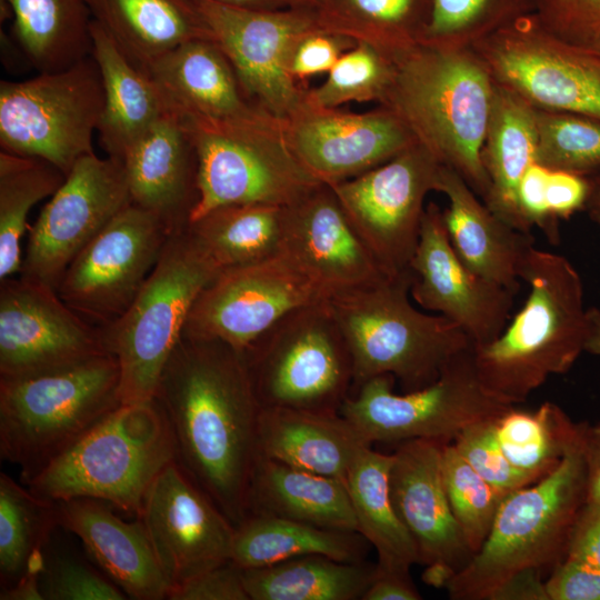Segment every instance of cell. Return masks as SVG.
I'll use <instances>...</instances> for the list:
<instances>
[{"mask_svg": "<svg viewBox=\"0 0 600 600\" xmlns=\"http://www.w3.org/2000/svg\"><path fill=\"white\" fill-rule=\"evenodd\" d=\"M153 399L169 423L176 461L237 527L248 516L261 411L243 353L182 336Z\"/></svg>", "mask_w": 600, "mask_h": 600, "instance_id": "6da1fadb", "label": "cell"}, {"mask_svg": "<svg viewBox=\"0 0 600 600\" xmlns=\"http://www.w3.org/2000/svg\"><path fill=\"white\" fill-rule=\"evenodd\" d=\"M382 99L437 161L458 172L483 201L489 180L481 150L496 81L472 49L417 43L392 59Z\"/></svg>", "mask_w": 600, "mask_h": 600, "instance_id": "7a4b0ae2", "label": "cell"}, {"mask_svg": "<svg viewBox=\"0 0 600 600\" xmlns=\"http://www.w3.org/2000/svg\"><path fill=\"white\" fill-rule=\"evenodd\" d=\"M527 300L498 338L473 346L486 390L516 406L552 374L567 373L584 351L587 309L582 280L563 256L533 247L521 270Z\"/></svg>", "mask_w": 600, "mask_h": 600, "instance_id": "3957f363", "label": "cell"}, {"mask_svg": "<svg viewBox=\"0 0 600 600\" xmlns=\"http://www.w3.org/2000/svg\"><path fill=\"white\" fill-rule=\"evenodd\" d=\"M411 282L409 270L328 299L350 350L353 389L383 374L404 392L421 389L472 346L453 321L413 306Z\"/></svg>", "mask_w": 600, "mask_h": 600, "instance_id": "277c9868", "label": "cell"}, {"mask_svg": "<svg viewBox=\"0 0 600 600\" xmlns=\"http://www.w3.org/2000/svg\"><path fill=\"white\" fill-rule=\"evenodd\" d=\"M174 460L169 423L153 399L120 404L23 482L51 501L97 499L139 518L151 484Z\"/></svg>", "mask_w": 600, "mask_h": 600, "instance_id": "5b68a950", "label": "cell"}, {"mask_svg": "<svg viewBox=\"0 0 600 600\" xmlns=\"http://www.w3.org/2000/svg\"><path fill=\"white\" fill-rule=\"evenodd\" d=\"M586 502V469L578 447L552 472L506 496L481 548L446 581L450 599L488 600L499 584L523 570L548 576L566 558Z\"/></svg>", "mask_w": 600, "mask_h": 600, "instance_id": "8992f818", "label": "cell"}, {"mask_svg": "<svg viewBox=\"0 0 600 600\" xmlns=\"http://www.w3.org/2000/svg\"><path fill=\"white\" fill-rule=\"evenodd\" d=\"M111 353L24 377H0V454L24 481L121 404Z\"/></svg>", "mask_w": 600, "mask_h": 600, "instance_id": "52a82bcc", "label": "cell"}, {"mask_svg": "<svg viewBox=\"0 0 600 600\" xmlns=\"http://www.w3.org/2000/svg\"><path fill=\"white\" fill-rule=\"evenodd\" d=\"M221 270L188 227L174 232L129 308L99 327L119 364L121 404L153 400L196 300Z\"/></svg>", "mask_w": 600, "mask_h": 600, "instance_id": "ba28073f", "label": "cell"}, {"mask_svg": "<svg viewBox=\"0 0 600 600\" xmlns=\"http://www.w3.org/2000/svg\"><path fill=\"white\" fill-rule=\"evenodd\" d=\"M268 117L253 109L226 120L181 118L198 161V201L189 223L224 206L289 207L322 184L288 140L271 132Z\"/></svg>", "mask_w": 600, "mask_h": 600, "instance_id": "9c48e42d", "label": "cell"}, {"mask_svg": "<svg viewBox=\"0 0 600 600\" xmlns=\"http://www.w3.org/2000/svg\"><path fill=\"white\" fill-rule=\"evenodd\" d=\"M243 356L261 408L340 413L352 393L350 350L328 300L290 311Z\"/></svg>", "mask_w": 600, "mask_h": 600, "instance_id": "30bf717a", "label": "cell"}, {"mask_svg": "<svg viewBox=\"0 0 600 600\" xmlns=\"http://www.w3.org/2000/svg\"><path fill=\"white\" fill-rule=\"evenodd\" d=\"M390 374L371 378L344 401L340 413L367 444L413 439L452 442L466 428L512 407L490 394L473 361V344L454 357L432 383L396 393Z\"/></svg>", "mask_w": 600, "mask_h": 600, "instance_id": "8fae6325", "label": "cell"}, {"mask_svg": "<svg viewBox=\"0 0 600 600\" xmlns=\"http://www.w3.org/2000/svg\"><path fill=\"white\" fill-rule=\"evenodd\" d=\"M104 107L98 64L90 54L73 66L23 81L0 82L1 150L42 159L66 176L93 153Z\"/></svg>", "mask_w": 600, "mask_h": 600, "instance_id": "7c38bea8", "label": "cell"}, {"mask_svg": "<svg viewBox=\"0 0 600 600\" xmlns=\"http://www.w3.org/2000/svg\"><path fill=\"white\" fill-rule=\"evenodd\" d=\"M471 49L497 83L536 108L600 120V52L556 37L534 13L496 31Z\"/></svg>", "mask_w": 600, "mask_h": 600, "instance_id": "4fadbf2b", "label": "cell"}, {"mask_svg": "<svg viewBox=\"0 0 600 600\" xmlns=\"http://www.w3.org/2000/svg\"><path fill=\"white\" fill-rule=\"evenodd\" d=\"M330 294L289 254L223 269L196 300L183 337L212 339L244 352L290 311Z\"/></svg>", "mask_w": 600, "mask_h": 600, "instance_id": "5bb4252c", "label": "cell"}, {"mask_svg": "<svg viewBox=\"0 0 600 600\" xmlns=\"http://www.w3.org/2000/svg\"><path fill=\"white\" fill-rule=\"evenodd\" d=\"M437 159L414 142L391 160L329 184L354 229L387 276L410 270L424 199L436 191Z\"/></svg>", "mask_w": 600, "mask_h": 600, "instance_id": "9a60e30c", "label": "cell"}, {"mask_svg": "<svg viewBox=\"0 0 600 600\" xmlns=\"http://www.w3.org/2000/svg\"><path fill=\"white\" fill-rule=\"evenodd\" d=\"M172 233L153 213L130 203L72 260L56 290L96 327L118 319L132 303Z\"/></svg>", "mask_w": 600, "mask_h": 600, "instance_id": "2e32d148", "label": "cell"}, {"mask_svg": "<svg viewBox=\"0 0 600 600\" xmlns=\"http://www.w3.org/2000/svg\"><path fill=\"white\" fill-rule=\"evenodd\" d=\"M211 39L231 63L241 88L263 112L278 119L298 116L301 98L291 59L298 43L313 32L306 13L190 0Z\"/></svg>", "mask_w": 600, "mask_h": 600, "instance_id": "e0dca14e", "label": "cell"}, {"mask_svg": "<svg viewBox=\"0 0 600 600\" xmlns=\"http://www.w3.org/2000/svg\"><path fill=\"white\" fill-rule=\"evenodd\" d=\"M131 202L118 159L82 157L29 229L20 276L56 289L77 254Z\"/></svg>", "mask_w": 600, "mask_h": 600, "instance_id": "ac0fdd59", "label": "cell"}, {"mask_svg": "<svg viewBox=\"0 0 600 600\" xmlns=\"http://www.w3.org/2000/svg\"><path fill=\"white\" fill-rule=\"evenodd\" d=\"M104 353L100 328L56 289L22 276L0 281V377L49 372Z\"/></svg>", "mask_w": 600, "mask_h": 600, "instance_id": "d6986e66", "label": "cell"}, {"mask_svg": "<svg viewBox=\"0 0 600 600\" xmlns=\"http://www.w3.org/2000/svg\"><path fill=\"white\" fill-rule=\"evenodd\" d=\"M139 518L169 590L231 560L236 526L176 460L151 484Z\"/></svg>", "mask_w": 600, "mask_h": 600, "instance_id": "ffe728a7", "label": "cell"}, {"mask_svg": "<svg viewBox=\"0 0 600 600\" xmlns=\"http://www.w3.org/2000/svg\"><path fill=\"white\" fill-rule=\"evenodd\" d=\"M410 270L411 299L453 321L473 346L491 342L508 324L516 294L461 261L449 240L442 209L433 202L426 207Z\"/></svg>", "mask_w": 600, "mask_h": 600, "instance_id": "44dd1931", "label": "cell"}, {"mask_svg": "<svg viewBox=\"0 0 600 600\" xmlns=\"http://www.w3.org/2000/svg\"><path fill=\"white\" fill-rule=\"evenodd\" d=\"M444 443L413 439L398 443L390 469V492L412 537L426 578L437 587L464 568L473 553L452 513L441 460Z\"/></svg>", "mask_w": 600, "mask_h": 600, "instance_id": "7402d4cb", "label": "cell"}, {"mask_svg": "<svg viewBox=\"0 0 600 600\" xmlns=\"http://www.w3.org/2000/svg\"><path fill=\"white\" fill-rule=\"evenodd\" d=\"M282 251L330 297L387 276L324 183L286 207Z\"/></svg>", "mask_w": 600, "mask_h": 600, "instance_id": "603a6c76", "label": "cell"}, {"mask_svg": "<svg viewBox=\"0 0 600 600\" xmlns=\"http://www.w3.org/2000/svg\"><path fill=\"white\" fill-rule=\"evenodd\" d=\"M414 142L389 109L366 114L312 112L296 121L288 140L298 160L324 184L371 170Z\"/></svg>", "mask_w": 600, "mask_h": 600, "instance_id": "cb8c5ba5", "label": "cell"}, {"mask_svg": "<svg viewBox=\"0 0 600 600\" xmlns=\"http://www.w3.org/2000/svg\"><path fill=\"white\" fill-rule=\"evenodd\" d=\"M119 161L132 203L157 216L171 233L189 226L198 201V161L178 113L166 112Z\"/></svg>", "mask_w": 600, "mask_h": 600, "instance_id": "d4e9b609", "label": "cell"}, {"mask_svg": "<svg viewBox=\"0 0 600 600\" xmlns=\"http://www.w3.org/2000/svg\"><path fill=\"white\" fill-rule=\"evenodd\" d=\"M58 524L81 541L92 562L130 599H167L169 583L140 518L126 521L90 498L54 501Z\"/></svg>", "mask_w": 600, "mask_h": 600, "instance_id": "484cf974", "label": "cell"}, {"mask_svg": "<svg viewBox=\"0 0 600 600\" xmlns=\"http://www.w3.org/2000/svg\"><path fill=\"white\" fill-rule=\"evenodd\" d=\"M436 191L448 199L442 217L461 261L477 274L517 294L521 270L534 247L531 232L520 231L501 220L463 178L447 166L439 168Z\"/></svg>", "mask_w": 600, "mask_h": 600, "instance_id": "4316f807", "label": "cell"}, {"mask_svg": "<svg viewBox=\"0 0 600 600\" xmlns=\"http://www.w3.org/2000/svg\"><path fill=\"white\" fill-rule=\"evenodd\" d=\"M148 76L168 109L181 118L226 120L246 116L237 74L218 44L209 38L187 41L154 62Z\"/></svg>", "mask_w": 600, "mask_h": 600, "instance_id": "83f0119b", "label": "cell"}, {"mask_svg": "<svg viewBox=\"0 0 600 600\" xmlns=\"http://www.w3.org/2000/svg\"><path fill=\"white\" fill-rule=\"evenodd\" d=\"M363 446L367 443L341 413L261 408L258 421L261 456L344 480Z\"/></svg>", "mask_w": 600, "mask_h": 600, "instance_id": "f1b7e54d", "label": "cell"}, {"mask_svg": "<svg viewBox=\"0 0 600 600\" xmlns=\"http://www.w3.org/2000/svg\"><path fill=\"white\" fill-rule=\"evenodd\" d=\"M91 40L104 91L97 132L107 154L121 160L169 109L151 77L132 64L93 19Z\"/></svg>", "mask_w": 600, "mask_h": 600, "instance_id": "f546056e", "label": "cell"}, {"mask_svg": "<svg viewBox=\"0 0 600 600\" xmlns=\"http://www.w3.org/2000/svg\"><path fill=\"white\" fill-rule=\"evenodd\" d=\"M267 514L316 527L358 532L344 480L306 471L258 454L248 516Z\"/></svg>", "mask_w": 600, "mask_h": 600, "instance_id": "4dcf8cb0", "label": "cell"}, {"mask_svg": "<svg viewBox=\"0 0 600 600\" xmlns=\"http://www.w3.org/2000/svg\"><path fill=\"white\" fill-rule=\"evenodd\" d=\"M536 107L496 82L491 112L481 150L489 180L483 202L511 227L531 232L518 204V189L527 169L536 162Z\"/></svg>", "mask_w": 600, "mask_h": 600, "instance_id": "1f68e13d", "label": "cell"}, {"mask_svg": "<svg viewBox=\"0 0 600 600\" xmlns=\"http://www.w3.org/2000/svg\"><path fill=\"white\" fill-rule=\"evenodd\" d=\"M92 19L138 69L150 67L182 43L211 39L190 0H87Z\"/></svg>", "mask_w": 600, "mask_h": 600, "instance_id": "d6a6232c", "label": "cell"}, {"mask_svg": "<svg viewBox=\"0 0 600 600\" xmlns=\"http://www.w3.org/2000/svg\"><path fill=\"white\" fill-rule=\"evenodd\" d=\"M393 453L363 446L344 479L358 532L374 548L377 566L410 572L419 563L416 543L394 509L390 492Z\"/></svg>", "mask_w": 600, "mask_h": 600, "instance_id": "836d02e7", "label": "cell"}, {"mask_svg": "<svg viewBox=\"0 0 600 600\" xmlns=\"http://www.w3.org/2000/svg\"><path fill=\"white\" fill-rule=\"evenodd\" d=\"M369 547L359 532L327 529L274 516L249 514L236 527L231 560L242 569L309 554L356 562L366 560Z\"/></svg>", "mask_w": 600, "mask_h": 600, "instance_id": "e575fe53", "label": "cell"}, {"mask_svg": "<svg viewBox=\"0 0 600 600\" xmlns=\"http://www.w3.org/2000/svg\"><path fill=\"white\" fill-rule=\"evenodd\" d=\"M376 572V563L340 561L309 554L259 568L242 569L249 600H358Z\"/></svg>", "mask_w": 600, "mask_h": 600, "instance_id": "d590c367", "label": "cell"}, {"mask_svg": "<svg viewBox=\"0 0 600 600\" xmlns=\"http://www.w3.org/2000/svg\"><path fill=\"white\" fill-rule=\"evenodd\" d=\"M14 36L34 69L63 70L91 54L87 0H7Z\"/></svg>", "mask_w": 600, "mask_h": 600, "instance_id": "8d00e7d4", "label": "cell"}, {"mask_svg": "<svg viewBox=\"0 0 600 600\" xmlns=\"http://www.w3.org/2000/svg\"><path fill=\"white\" fill-rule=\"evenodd\" d=\"M286 207L249 203L217 208L188 229L223 270L282 252Z\"/></svg>", "mask_w": 600, "mask_h": 600, "instance_id": "74e56055", "label": "cell"}, {"mask_svg": "<svg viewBox=\"0 0 600 600\" xmlns=\"http://www.w3.org/2000/svg\"><path fill=\"white\" fill-rule=\"evenodd\" d=\"M493 427L508 460L538 479L558 468L581 443V422H573L550 401L534 410L512 406L494 419Z\"/></svg>", "mask_w": 600, "mask_h": 600, "instance_id": "f35d334b", "label": "cell"}, {"mask_svg": "<svg viewBox=\"0 0 600 600\" xmlns=\"http://www.w3.org/2000/svg\"><path fill=\"white\" fill-rule=\"evenodd\" d=\"M59 528L54 501L34 494L7 473H0L1 588L40 570L43 551Z\"/></svg>", "mask_w": 600, "mask_h": 600, "instance_id": "ab89813d", "label": "cell"}, {"mask_svg": "<svg viewBox=\"0 0 600 600\" xmlns=\"http://www.w3.org/2000/svg\"><path fill=\"white\" fill-rule=\"evenodd\" d=\"M66 174L51 163L1 150L0 152V281L20 274L21 238L27 218L41 200L51 197Z\"/></svg>", "mask_w": 600, "mask_h": 600, "instance_id": "60d3db41", "label": "cell"}, {"mask_svg": "<svg viewBox=\"0 0 600 600\" xmlns=\"http://www.w3.org/2000/svg\"><path fill=\"white\" fill-rule=\"evenodd\" d=\"M538 0H429L420 43L471 49L516 20L534 13Z\"/></svg>", "mask_w": 600, "mask_h": 600, "instance_id": "b9f144b4", "label": "cell"}, {"mask_svg": "<svg viewBox=\"0 0 600 600\" xmlns=\"http://www.w3.org/2000/svg\"><path fill=\"white\" fill-rule=\"evenodd\" d=\"M536 126L537 163L584 177L600 171V120L536 108Z\"/></svg>", "mask_w": 600, "mask_h": 600, "instance_id": "7bdbcfd3", "label": "cell"}, {"mask_svg": "<svg viewBox=\"0 0 600 600\" xmlns=\"http://www.w3.org/2000/svg\"><path fill=\"white\" fill-rule=\"evenodd\" d=\"M442 478L458 526L474 554L486 541L507 494L486 481L452 442L442 447Z\"/></svg>", "mask_w": 600, "mask_h": 600, "instance_id": "ee69618b", "label": "cell"}, {"mask_svg": "<svg viewBox=\"0 0 600 600\" xmlns=\"http://www.w3.org/2000/svg\"><path fill=\"white\" fill-rule=\"evenodd\" d=\"M328 72L327 80L310 96V101L320 109L349 101H382L391 83L393 66L376 44L363 40L340 56Z\"/></svg>", "mask_w": 600, "mask_h": 600, "instance_id": "f6af8a7d", "label": "cell"}, {"mask_svg": "<svg viewBox=\"0 0 600 600\" xmlns=\"http://www.w3.org/2000/svg\"><path fill=\"white\" fill-rule=\"evenodd\" d=\"M43 600H124L127 594L93 562L73 552L43 551L39 571Z\"/></svg>", "mask_w": 600, "mask_h": 600, "instance_id": "bcb514c9", "label": "cell"}, {"mask_svg": "<svg viewBox=\"0 0 600 600\" xmlns=\"http://www.w3.org/2000/svg\"><path fill=\"white\" fill-rule=\"evenodd\" d=\"M373 34V44L391 60L419 43L429 0H347Z\"/></svg>", "mask_w": 600, "mask_h": 600, "instance_id": "7dc6e473", "label": "cell"}, {"mask_svg": "<svg viewBox=\"0 0 600 600\" xmlns=\"http://www.w3.org/2000/svg\"><path fill=\"white\" fill-rule=\"evenodd\" d=\"M494 419L466 428L452 443L486 481L498 490L510 493L539 479L518 469L508 460L494 432Z\"/></svg>", "mask_w": 600, "mask_h": 600, "instance_id": "c3c4849f", "label": "cell"}, {"mask_svg": "<svg viewBox=\"0 0 600 600\" xmlns=\"http://www.w3.org/2000/svg\"><path fill=\"white\" fill-rule=\"evenodd\" d=\"M534 16L564 41L592 48L600 40V0H538Z\"/></svg>", "mask_w": 600, "mask_h": 600, "instance_id": "681fc988", "label": "cell"}, {"mask_svg": "<svg viewBox=\"0 0 600 600\" xmlns=\"http://www.w3.org/2000/svg\"><path fill=\"white\" fill-rule=\"evenodd\" d=\"M170 600H249L242 568L229 560L191 580L171 588Z\"/></svg>", "mask_w": 600, "mask_h": 600, "instance_id": "f907efd6", "label": "cell"}, {"mask_svg": "<svg viewBox=\"0 0 600 600\" xmlns=\"http://www.w3.org/2000/svg\"><path fill=\"white\" fill-rule=\"evenodd\" d=\"M549 169L533 162L524 172L518 189V204L527 226L538 227L552 243L560 240L559 220L556 219L547 202V182Z\"/></svg>", "mask_w": 600, "mask_h": 600, "instance_id": "816d5d0a", "label": "cell"}, {"mask_svg": "<svg viewBox=\"0 0 600 600\" xmlns=\"http://www.w3.org/2000/svg\"><path fill=\"white\" fill-rule=\"evenodd\" d=\"M549 600H600V569L564 558L546 578Z\"/></svg>", "mask_w": 600, "mask_h": 600, "instance_id": "f5cc1de1", "label": "cell"}, {"mask_svg": "<svg viewBox=\"0 0 600 600\" xmlns=\"http://www.w3.org/2000/svg\"><path fill=\"white\" fill-rule=\"evenodd\" d=\"M590 190L589 177L550 170L547 182V202L551 214L558 220H568L583 211Z\"/></svg>", "mask_w": 600, "mask_h": 600, "instance_id": "db71d44e", "label": "cell"}, {"mask_svg": "<svg viewBox=\"0 0 600 600\" xmlns=\"http://www.w3.org/2000/svg\"><path fill=\"white\" fill-rule=\"evenodd\" d=\"M340 40L331 36L311 32L297 46L291 59L294 76H311L329 71L340 58Z\"/></svg>", "mask_w": 600, "mask_h": 600, "instance_id": "11a10c76", "label": "cell"}, {"mask_svg": "<svg viewBox=\"0 0 600 600\" xmlns=\"http://www.w3.org/2000/svg\"><path fill=\"white\" fill-rule=\"evenodd\" d=\"M567 558L600 569V504L586 502L572 527Z\"/></svg>", "mask_w": 600, "mask_h": 600, "instance_id": "9f6ffc18", "label": "cell"}, {"mask_svg": "<svg viewBox=\"0 0 600 600\" xmlns=\"http://www.w3.org/2000/svg\"><path fill=\"white\" fill-rule=\"evenodd\" d=\"M410 572L382 569L376 563L373 579L361 600H420Z\"/></svg>", "mask_w": 600, "mask_h": 600, "instance_id": "6f0895ef", "label": "cell"}, {"mask_svg": "<svg viewBox=\"0 0 600 600\" xmlns=\"http://www.w3.org/2000/svg\"><path fill=\"white\" fill-rule=\"evenodd\" d=\"M488 600H549L544 574L533 569L519 571L499 584Z\"/></svg>", "mask_w": 600, "mask_h": 600, "instance_id": "680465c9", "label": "cell"}, {"mask_svg": "<svg viewBox=\"0 0 600 600\" xmlns=\"http://www.w3.org/2000/svg\"><path fill=\"white\" fill-rule=\"evenodd\" d=\"M580 449L586 469L587 502L600 504V422H581Z\"/></svg>", "mask_w": 600, "mask_h": 600, "instance_id": "91938a15", "label": "cell"}, {"mask_svg": "<svg viewBox=\"0 0 600 600\" xmlns=\"http://www.w3.org/2000/svg\"><path fill=\"white\" fill-rule=\"evenodd\" d=\"M39 571L31 570L14 584L1 588L0 600H43Z\"/></svg>", "mask_w": 600, "mask_h": 600, "instance_id": "94428289", "label": "cell"}, {"mask_svg": "<svg viewBox=\"0 0 600 600\" xmlns=\"http://www.w3.org/2000/svg\"><path fill=\"white\" fill-rule=\"evenodd\" d=\"M584 351L600 357V309L597 307L587 309Z\"/></svg>", "mask_w": 600, "mask_h": 600, "instance_id": "6125c7cd", "label": "cell"}, {"mask_svg": "<svg viewBox=\"0 0 600 600\" xmlns=\"http://www.w3.org/2000/svg\"><path fill=\"white\" fill-rule=\"evenodd\" d=\"M590 190L583 211L600 229V171L589 177Z\"/></svg>", "mask_w": 600, "mask_h": 600, "instance_id": "be15d7a7", "label": "cell"}, {"mask_svg": "<svg viewBox=\"0 0 600 600\" xmlns=\"http://www.w3.org/2000/svg\"><path fill=\"white\" fill-rule=\"evenodd\" d=\"M223 3L240 6L253 9L273 10L277 0H217Z\"/></svg>", "mask_w": 600, "mask_h": 600, "instance_id": "e7e4bbea", "label": "cell"}, {"mask_svg": "<svg viewBox=\"0 0 600 600\" xmlns=\"http://www.w3.org/2000/svg\"><path fill=\"white\" fill-rule=\"evenodd\" d=\"M592 49L597 50L598 52H600V40L592 47Z\"/></svg>", "mask_w": 600, "mask_h": 600, "instance_id": "03108f58", "label": "cell"}, {"mask_svg": "<svg viewBox=\"0 0 600 600\" xmlns=\"http://www.w3.org/2000/svg\"><path fill=\"white\" fill-rule=\"evenodd\" d=\"M307 1H311V2H319V3H322V2H326L328 0H307Z\"/></svg>", "mask_w": 600, "mask_h": 600, "instance_id": "003e7915", "label": "cell"}]
</instances>
